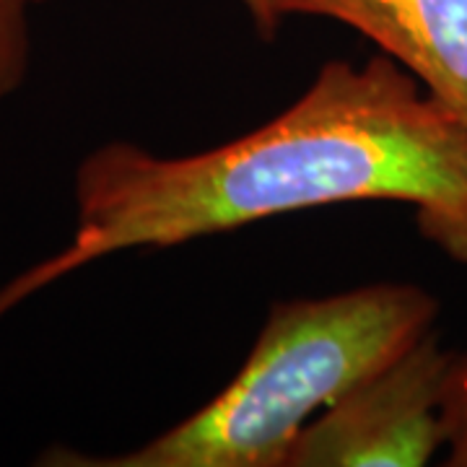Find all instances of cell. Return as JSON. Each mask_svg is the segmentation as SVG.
Here are the masks:
<instances>
[{"instance_id":"obj_1","label":"cell","mask_w":467,"mask_h":467,"mask_svg":"<svg viewBox=\"0 0 467 467\" xmlns=\"http://www.w3.org/2000/svg\"><path fill=\"white\" fill-rule=\"evenodd\" d=\"M63 250L0 288V317L117 252L171 250L265 218L340 202H402L467 265V125L387 55L330 60L281 115L216 149L156 156L128 140L76 169Z\"/></svg>"},{"instance_id":"obj_2","label":"cell","mask_w":467,"mask_h":467,"mask_svg":"<svg viewBox=\"0 0 467 467\" xmlns=\"http://www.w3.org/2000/svg\"><path fill=\"white\" fill-rule=\"evenodd\" d=\"M439 299L374 284L270 306L244 367L216 398L115 457L55 450L45 465L285 467L301 429L434 327Z\"/></svg>"},{"instance_id":"obj_3","label":"cell","mask_w":467,"mask_h":467,"mask_svg":"<svg viewBox=\"0 0 467 467\" xmlns=\"http://www.w3.org/2000/svg\"><path fill=\"white\" fill-rule=\"evenodd\" d=\"M454 353L436 327L356 384L304 429L285 467H423L444 454V392Z\"/></svg>"},{"instance_id":"obj_4","label":"cell","mask_w":467,"mask_h":467,"mask_svg":"<svg viewBox=\"0 0 467 467\" xmlns=\"http://www.w3.org/2000/svg\"><path fill=\"white\" fill-rule=\"evenodd\" d=\"M278 16L346 24L467 125V0H273Z\"/></svg>"},{"instance_id":"obj_5","label":"cell","mask_w":467,"mask_h":467,"mask_svg":"<svg viewBox=\"0 0 467 467\" xmlns=\"http://www.w3.org/2000/svg\"><path fill=\"white\" fill-rule=\"evenodd\" d=\"M42 0H0V101L21 88L32 39H29V8Z\"/></svg>"},{"instance_id":"obj_6","label":"cell","mask_w":467,"mask_h":467,"mask_svg":"<svg viewBox=\"0 0 467 467\" xmlns=\"http://www.w3.org/2000/svg\"><path fill=\"white\" fill-rule=\"evenodd\" d=\"M441 418L447 434L441 462L450 467H467V350L454 353Z\"/></svg>"},{"instance_id":"obj_7","label":"cell","mask_w":467,"mask_h":467,"mask_svg":"<svg viewBox=\"0 0 467 467\" xmlns=\"http://www.w3.org/2000/svg\"><path fill=\"white\" fill-rule=\"evenodd\" d=\"M239 3H242L244 11L250 14L252 26L257 29V34H260L265 42H270V39L275 36V32H278L281 21H284V18L278 16L273 0H239Z\"/></svg>"}]
</instances>
